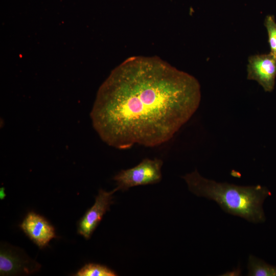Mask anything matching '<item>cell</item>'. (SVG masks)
Wrapping results in <instances>:
<instances>
[{"mask_svg": "<svg viewBox=\"0 0 276 276\" xmlns=\"http://www.w3.org/2000/svg\"><path fill=\"white\" fill-rule=\"evenodd\" d=\"M200 85L157 56L128 57L100 87L90 112L101 140L119 149L152 147L171 140L192 117Z\"/></svg>", "mask_w": 276, "mask_h": 276, "instance_id": "obj_1", "label": "cell"}, {"mask_svg": "<svg viewBox=\"0 0 276 276\" xmlns=\"http://www.w3.org/2000/svg\"><path fill=\"white\" fill-rule=\"evenodd\" d=\"M182 178L192 193L215 201L227 213L254 223L265 221L263 204L271 194L266 187L218 182L202 177L197 170Z\"/></svg>", "mask_w": 276, "mask_h": 276, "instance_id": "obj_2", "label": "cell"}, {"mask_svg": "<svg viewBox=\"0 0 276 276\" xmlns=\"http://www.w3.org/2000/svg\"><path fill=\"white\" fill-rule=\"evenodd\" d=\"M163 164L160 159L145 158L137 166L121 170L113 177L116 188L125 191L135 186L158 183L162 179Z\"/></svg>", "mask_w": 276, "mask_h": 276, "instance_id": "obj_3", "label": "cell"}, {"mask_svg": "<svg viewBox=\"0 0 276 276\" xmlns=\"http://www.w3.org/2000/svg\"><path fill=\"white\" fill-rule=\"evenodd\" d=\"M248 80L257 81L266 92L274 88L276 78V56L271 53L252 55L247 64Z\"/></svg>", "mask_w": 276, "mask_h": 276, "instance_id": "obj_4", "label": "cell"}, {"mask_svg": "<svg viewBox=\"0 0 276 276\" xmlns=\"http://www.w3.org/2000/svg\"><path fill=\"white\" fill-rule=\"evenodd\" d=\"M38 263L32 260L22 251L14 247L1 245V275L30 274L39 269Z\"/></svg>", "mask_w": 276, "mask_h": 276, "instance_id": "obj_5", "label": "cell"}, {"mask_svg": "<svg viewBox=\"0 0 276 276\" xmlns=\"http://www.w3.org/2000/svg\"><path fill=\"white\" fill-rule=\"evenodd\" d=\"M117 191L116 188L110 192L99 190L94 204L86 212L78 224V232L85 239L90 238L103 215L109 210L113 203V194Z\"/></svg>", "mask_w": 276, "mask_h": 276, "instance_id": "obj_6", "label": "cell"}, {"mask_svg": "<svg viewBox=\"0 0 276 276\" xmlns=\"http://www.w3.org/2000/svg\"><path fill=\"white\" fill-rule=\"evenodd\" d=\"M22 230L39 248L46 246L55 237V229L43 217L30 212L20 225Z\"/></svg>", "mask_w": 276, "mask_h": 276, "instance_id": "obj_7", "label": "cell"}, {"mask_svg": "<svg viewBox=\"0 0 276 276\" xmlns=\"http://www.w3.org/2000/svg\"><path fill=\"white\" fill-rule=\"evenodd\" d=\"M247 269V275L249 276H276V266L268 264L251 255L248 258Z\"/></svg>", "mask_w": 276, "mask_h": 276, "instance_id": "obj_8", "label": "cell"}, {"mask_svg": "<svg viewBox=\"0 0 276 276\" xmlns=\"http://www.w3.org/2000/svg\"><path fill=\"white\" fill-rule=\"evenodd\" d=\"M116 273L107 267L94 263L85 265L76 273L77 276H115Z\"/></svg>", "mask_w": 276, "mask_h": 276, "instance_id": "obj_9", "label": "cell"}, {"mask_svg": "<svg viewBox=\"0 0 276 276\" xmlns=\"http://www.w3.org/2000/svg\"><path fill=\"white\" fill-rule=\"evenodd\" d=\"M264 25L268 36L270 53L276 56V21L272 15H267L264 20Z\"/></svg>", "mask_w": 276, "mask_h": 276, "instance_id": "obj_10", "label": "cell"}]
</instances>
